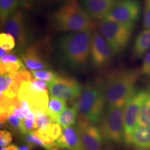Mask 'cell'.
<instances>
[{"label": "cell", "mask_w": 150, "mask_h": 150, "mask_svg": "<svg viewBox=\"0 0 150 150\" xmlns=\"http://www.w3.org/2000/svg\"><path fill=\"white\" fill-rule=\"evenodd\" d=\"M141 75L136 69L114 70L108 73L102 82L108 106H124L136 91L137 81Z\"/></svg>", "instance_id": "obj_1"}, {"label": "cell", "mask_w": 150, "mask_h": 150, "mask_svg": "<svg viewBox=\"0 0 150 150\" xmlns=\"http://www.w3.org/2000/svg\"><path fill=\"white\" fill-rule=\"evenodd\" d=\"M93 31L67 33L60 38L58 46L61 58L69 67L81 70L91 56Z\"/></svg>", "instance_id": "obj_2"}, {"label": "cell", "mask_w": 150, "mask_h": 150, "mask_svg": "<svg viewBox=\"0 0 150 150\" xmlns=\"http://www.w3.org/2000/svg\"><path fill=\"white\" fill-rule=\"evenodd\" d=\"M52 24L57 31L71 33L93 31L96 26L77 0H66L52 15Z\"/></svg>", "instance_id": "obj_3"}, {"label": "cell", "mask_w": 150, "mask_h": 150, "mask_svg": "<svg viewBox=\"0 0 150 150\" xmlns=\"http://www.w3.org/2000/svg\"><path fill=\"white\" fill-rule=\"evenodd\" d=\"M106 104L102 82L88 83L83 88L79 98L73 102L78 115L86 118L93 124L99 123L104 115Z\"/></svg>", "instance_id": "obj_4"}, {"label": "cell", "mask_w": 150, "mask_h": 150, "mask_svg": "<svg viewBox=\"0 0 150 150\" xmlns=\"http://www.w3.org/2000/svg\"><path fill=\"white\" fill-rule=\"evenodd\" d=\"M125 107L108 106L100 123V130L106 142L120 144L125 139Z\"/></svg>", "instance_id": "obj_5"}, {"label": "cell", "mask_w": 150, "mask_h": 150, "mask_svg": "<svg viewBox=\"0 0 150 150\" xmlns=\"http://www.w3.org/2000/svg\"><path fill=\"white\" fill-rule=\"evenodd\" d=\"M134 28V24L106 20H102L98 24L99 31L109 43L115 54H119L127 46Z\"/></svg>", "instance_id": "obj_6"}, {"label": "cell", "mask_w": 150, "mask_h": 150, "mask_svg": "<svg viewBox=\"0 0 150 150\" xmlns=\"http://www.w3.org/2000/svg\"><path fill=\"white\" fill-rule=\"evenodd\" d=\"M150 95L147 89L138 90L135 92L125 104V139L127 145H131V138L133 133L138 125L140 110Z\"/></svg>", "instance_id": "obj_7"}, {"label": "cell", "mask_w": 150, "mask_h": 150, "mask_svg": "<svg viewBox=\"0 0 150 150\" xmlns=\"http://www.w3.org/2000/svg\"><path fill=\"white\" fill-rule=\"evenodd\" d=\"M141 6L137 0H119L104 20L134 24L139 18Z\"/></svg>", "instance_id": "obj_8"}, {"label": "cell", "mask_w": 150, "mask_h": 150, "mask_svg": "<svg viewBox=\"0 0 150 150\" xmlns=\"http://www.w3.org/2000/svg\"><path fill=\"white\" fill-rule=\"evenodd\" d=\"M48 50V40H43L24 49L20 56L24 63L30 70H45L50 67L47 61Z\"/></svg>", "instance_id": "obj_9"}, {"label": "cell", "mask_w": 150, "mask_h": 150, "mask_svg": "<svg viewBox=\"0 0 150 150\" xmlns=\"http://www.w3.org/2000/svg\"><path fill=\"white\" fill-rule=\"evenodd\" d=\"M115 55L113 50L99 31L94 30L91 47V59L95 68L101 69L106 67Z\"/></svg>", "instance_id": "obj_10"}, {"label": "cell", "mask_w": 150, "mask_h": 150, "mask_svg": "<svg viewBox=\"0 0 150 150\" xmlns=\"http://www.w3.org/2000/svg\"><path fill=\"white\" fill-rule=\"evenodd\" d=\"M51 95L65 101L74 102L79 98L83 91L79 82L74 78L60 76L51 83H47Z\"/></svg>", "instance_id": "obj_11"}, {"label": "cell", "mask_w": 150, "mask_h": 150, "mask_svg": "<svg viewBox=\"0 0 150 150\" xmlns=\"http://www.w3.org/2000/svg\"><path fill=\"white\" fill-rule=\"evenodd\" d=\"M77 127L81 144L86 150H102L103 136L100 128L86 118L78 115Z\"/></svg>", "instance_id": "obj_12"}, {"label": "cell", "mask_w": 150, "mask_h": 150, "mask_svg": "<svg viewBox=\"0 0 150 150\" xmlns=\"http://www.w3.org/2000/svg\"><path fill=\"white\" fill-rule=\"evenodd\" d=\"M30 81H24L22 82L19 90L18 97L21 101L27 102L32 112H47L50 102L48 91H35L31 88Z\"/></svg>", "instance_id": "obj_13"}, {"label": "cell", "mask_w": 150, "mask_h": 150, "mask_svg": "<svg viewBox=\"0 0 150 150\" xmlns=\"http://www.w3.org/2000/svg\"><path fill=\"white\" fill-rule=\"evenodd\" d=\"M5 33H10L16 39L18 49L27 48L28 35L26 30L24 16L22 11L17 10L3 24Z\"/></svg>", "instance_id": "obj_14"}, {"label": "cell", "mask_w": 150, "mask_h": 150, "mask_svg": "<svg viewBox=\"0 0 150 150\" xmlns=\"http://www.w3.org/2000/svg\"><path fill=\"white\" fill-rule=\"evenodd\" d=\"M119 0H81L82 6L94 20H104Z\"/></svg>", "instance_id": "obj_15"}, {"label": "cell", "mask_w": 150, "mask_h": 150, "mask_svg": "<svg viewBox=\"0 0 150 150\" xmlns=\"http://www.w3.org/2000/svg\"><path fill=\"white\" fill-rule=\"evenodd\" d=\"M54 147L72 150L82 147L79 131L77 127L63 128L61 136L54 142Z\"/></svg>", "instance_id": "obj_16"}, {"label": "cell", "mask_w": 150, "mask_h": 150, "mask_svg": "<svg viewBox=\"0 0 150 150\" xmlns=\"http://www.w3.org/2000/svg\"><path fill=\"white\" fill-rule=\"evenodd\" d=\"M62 131L61 126L59 124L52 122L47 126L36 129L34 133L47 144L54 145V142L61 136Z\"/></svg>", "instance_id": "obj_17"}, {"label": "cell", "mask_w": 150, "mask_h": 150, "mask_svg": "<svg viewBox=\"0 0 150 150\" xmlns=\"http://www.w3.org/2000/svg\"><path fill=\"white\" fill-rule=\"evenodd\" d=\"M131 145L138 149H150V127L138 125L131 136Z\"/></svg>", "instance_id": "obj_18"}, {"label": "cell", "mask_w": 150, "mask_h": 150, "mask_svg": "<svg viewBox=\"0 0 150 150\" xmlns=\"http://www.w3.org/2000/svg\"><path fill=\"white\" fill-rule=\"evenodd\" d=\"M25 68L23 63L14 54H7L0 59V72L1 74H11Z\"/></svg>", "instance_id": "obj_19"}, {"label": "cell", "mask_w": 150, "mask_h": 150, "mask_svg": "<svg viewBox=\"0 0 150 150\" xmlns=\"http://www.w3.org/2000/svg\"><path fill=\"white\" fill-rule=\"evenodd\" d=\"M150 49V29H145L137 36L134 45L133 55L139 59L145 55Z\"/></svg>", "instance_id": "obj_20"}, {"label": "cell", "mask_w": 150, "mask_h": 150, "mask_svg": "<svg viewBox=\"0 0 150 150\" xmlns=\"http://www.w3.org/2000/svg\"><path fill=\"white\" fill-rule=\"evenodd\" d=\"M77 117L78 112L76 108L74 106L66 108L56 117L55 122L59 124L63 128L72 127L76 124Z\"/></svg>", "instance_id": "obj_21"}, {"label": "cell", "mask_w": 150, "mask_h": 150, "mask_svg": "<svg viewBox=\"0 0 150 150\" xmlns=\"http://www.w3.org/2000/svg\"><path fill=\"white\" fill-rule=\"evenodd\" d=\"M66 101L51 95L47 114L52 118V121L55 122L56 117L66 108Z\"/></svg>", "instance_id": "obj_22"}, {"label": "cell", "mask_w": 150, "mask_h": 150, "mask_svg": "<svg viewBox=\"0 0 150 150\" xmlns=\"http://www.w3.org/2000/svg\"><path fill=\"white\" fill-rule=\"evenodd\" d=\"M18 0H0V20L1 26L18 10Z\"/></svg>", "instance_id": "obj_23"}, {"label": "cell", "mask_w": 150, "mask_h": 150, "mask_svg": "<svg viewBox=\"0 0 150 150\" xmlns=\"http://www.w3.org/2000/svg\"><path fill=\"white\" fill-rule=\"evenodd\" d=\"M23 140L26 144L31 145L33 148L40 147L47 149H50L51 148L54 147V145H48L45 142L43 141L42 139H40L38 136H36L34 131H31V132L24 135Z\"/></svg>", "instance_id": "obj_24"}, {"label": "cell", "mask_w": 150, "mask_h": 150, "mask_svg": "<svg viewBox=\"0 0 150 150\" xmlns=\"http://www.w3.org/2000/svg\"><path fill=\"white\" fill-rule=\"evenodd\" d=\"M32 74L36 79L44 81L47 83H51L60 76V75L56 72L47 69L32 71Z\"/></svg>", "instance_id": "obj_25"}, {"label": "cell", "mask_w": 150, "mask_h": 150, "mask_svg": "<svg viewBox=\"0 0 150 150\" xmlns=\"http://www.w3.org/2000/svg\"><path fill=\"white\" fill-rule=\"evenodd\" d=\"M138 125L150 127V95L140 110Z\"/></svg>", "instance_id": "obj_26"}, {"label": "cell", "mask_w": 150, "mask_h": 150, "mask_svg": "<svg viewBox=\"0 0 150 150\" xmlns=\"http://www.w3.org/2000/svg\"><path fill=\"white\" fill-rule=\"evenodd\" d=\"M16 39L10 33H1L0 34V48L7 52L13 50L16 46Z\"/></svg>", "instance_id": "obj_27"}, {"label": "cell", "mask_w": 150, "mask_h": 150, "mask_svg": "<svg viewBox=\"0 0 150 150\" xmlns=\"http://www.w3.org/2000/svg\"><path fill=\"white\" fill-rule=\"evenodd\" d=\"M35 115V129H38L39 128L46 127L50 124L54 122L52 121V118L49 116L47 112L42 111H35L33 112Z\"/></svg>", "instance_id": "obj_28"}, {"label": "cell", "mask_w": 150, "mask_h": 150, "mask_svg": "<svg viewBox=\"0 0 150 150\" xmlns=\"http://www.w3.org/2000/svg\"><path fill=\"white\" fill-rule=\"evenodd\" d=\"M35 128V115L33 112H31L29 115L24 119L22 120V127L20 130V134L25 135L28 133L31 132L33 129Z\"/></svg>", "instance_id": "obj_29"}, {"label": "cell", "mask_w": 150, "mask_h": 150, "mask_svg": "<svg viewBox=\"0 0 150 150\" xmlns=\"http://www.w3.org/2000/svg\"><path fill=\"white\" fill-rule=\"evenodd\" d=\"M140 73L144 76L150 78V50L144 56Z\"/></svg>", "instance_id": "obj_30"}, {"label": "cell", "mask_w": 150, "mask_h": 150, "mask_svg": "<svg viewBox=\"0 0 150 150\" xmlns=\"http://www.w3.org/2000/svg\"><path fill=\"white\" fill-rule=\"evenodd\" d=\"M7 124L13 129V131H18L20 133L22 127V120L18 118L14 115H10L7 120Z\"/></svg>", "instance_id": "obj_31"}, {"label": "cell", "mask_w": 150, "mask_h": 150, "mask_svg": "<svg viewBox=\"0 0 150 150\" xmlns=\"http://www.w3.org/2000/svg\"><path fill=\"white\" fill-rule=\"evenodd\" d=\"M142 26L145 29H150V3L146 1L143 12V23Z\"/></svg>", "instance_id": "obj_32"}, {"label": "cell", "mask_w": 150, "mask_h": 150, "mask_svg": "<svg viewBox=\"0 0 150 150\" xmlns=\"http://www.w3.org/2000/svg\"><path fill=\"white\" fill-rule=\"evenodd\" d=\"M12 140V136L8 131L1 130L0 131V146L1 147L8 146Z\"/></svg>", "instance_id": "obj_33"}, {"label": "cell", "mask_w": 150, "mask_h": 150, "mask_svg": "<svg viewBox=\"0 0 150 150\" xmlns=\"http://www.w3.org/2000/svg\"><path fill=\"white\" fill-rule=\"evenodd\" d=\"M42 0H18L19 4L24 8L30 9Z\"/></svg>", "instance_id": "obj_34"}, {"label": "cell", "mask_w": 150, "mask_h": 150, "mask_svg": "<svg viewBox=\"0 0 150 150\" xmlns=\"http://www.w3.org/2000/svg\"><path fill=\"white\" fill-rule=\"evenodd\" d=\"M33 149V147H31V145L26 144V145L21 146V147L19 148V150H32Z\"/></svg>", "instance_id": "obj_35"}, {"label": "cell", "mask_w": 150, "mask_h": 150, "mask_svg": "<svg viewBox=\"0 0 150 150\" xmlns=\"http://www.w3.org/2000/svg\"><path fill=\"white\" fill-rule=\"evenodd\" d=\"M6 150H19V148L16 145H10L6 147Z\"/></svg>", "instance_id": "obj_36"}, {"label": "cell", "mask_w": 150, "mask_h": 150, "mask_svg": "<svg viewBox=\"0 0 150 150\" xmlns=\"http://www.w3.org/2000/svg\"><path fill=\"white\" fill-rule=\"evenodd\" d=\"M72 150H86L85 149H84L83 148V146H82V147H79V148H77V149H72Z\"/></svg>", "instance_id": "obj_37"}, {"label": "cell", "mask_w": 150, "mask_h": 150, "mask_svg": "<svg viewBox=\"0 0 150 150\" xmlns=\"http://www.w3.org/2000/svg\"><path fill=\"white\" fill-rule=\"evenodd\" d=\"M49 150H59V149H58L57 147H54L51 148V149H49Z\"/></svg>", "instance_id": "obj_38"}, {"label": "cell", "mask_w": 150, "mask_h": 150, "mask_svg": "<svg viewBox=\"0 0 150 150\" xmlns=\"http://www.w3.org/2000/svg\"><path fill=\"white\" fill-rule=\"evenodd\" d=\"M136 150H150V149H138Z\"/></svg>", "instance_id": "obj_39"}, {"label": "cell", "mask_w": 150, "mask_h": 150, "mask_svg": "<svg viewBox=\"0 0 150 150\" xmlns=\"http://www.w3.org/2000/svg\"><path fill=\"white\" fill-rule=\"evenodd\" d=\"M1 150H6V147H1Z\"/></svg>", "instance_id": "obj_40"}, {"label": "cell", "mask_w": 150, "mask_h": 150, "mask_svg": "<svg viewBox=\"0 0 150 150\" xmlns=\"http://www.w3.org/2000/svg\"><path fill=\"white\" fill-rule=\"evenodd\" d=\"M147 1H149V2L150 3V0H147Z\"/></svg>", "instance_id": "obj_41"}, {"label": "cell", "mask_w": 150, "mask_h": 150, "mask_svg": "<svg viewBox=\"0 0 150 150\" xmlns=\"http://www.w3.org/2000/svg\"><path fill=\"white\" fill-rule=\"evenodd\" d=\"M105 150H110V149H105Z\"/></svg>", "instance_id": "obj_42"}]
</instances>
